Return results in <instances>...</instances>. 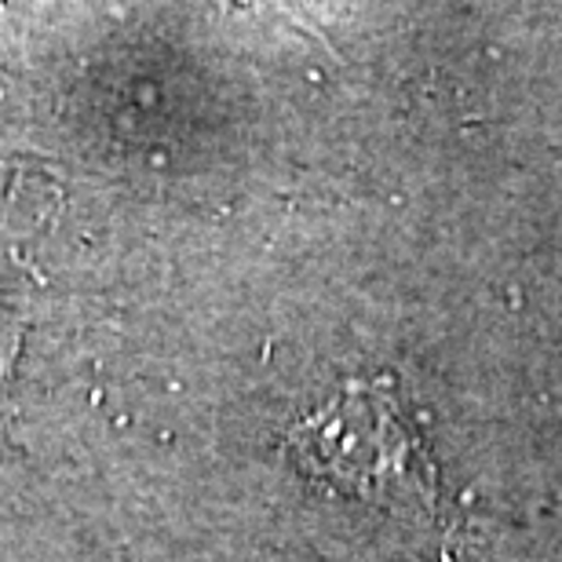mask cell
I'll return each instance as SVG.
<instances>
[{"instance_id": "1", "label": "cell", "mask_w": 562, "mask_h": 562, "mask_svg": "<svg viewBox=\"0 0 562 562\" xmlns=\"http://www.w3.org/2000/svg\"><path fill=\"white\" fill-rule=\"evenodd\" d=\"M307 442L314 468L347 479L355 490L380 501L431 504L435 497V475L417 431L380 391L358 387L340 398L307 427Z\"/></svg>"}]
</instances>
